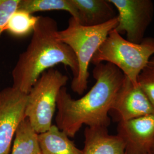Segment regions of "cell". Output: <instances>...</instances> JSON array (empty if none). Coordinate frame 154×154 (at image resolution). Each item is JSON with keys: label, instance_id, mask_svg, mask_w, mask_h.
Here are the masks:
<instances>
[{"label": "cell", "instance_id": "6da1fadb", "mask_svg": "<svg viewBox=\"0 0 154 154\" xmlns=\"http://www.w3.org/2000/svg\"><path fill=\"white\" fill-rule=\"evenodd\" d=\"M93 75L95 83L82 98L73 99L65 87L58 94L56 126L69 137H74L84 125L89 127L110 126L109 114L125 75L110 63H100L94 68Z\"/></svg>", "mask_w": 154, "mask_h": 154}, {"label": "cell", "instance_id": "7a4b0ae2", "mask_svg": "<svg viewBox=\"0 0 154 154\" xmlns=\"http://www.w3.org/2000/svg\"><path fill=\"white\" fill-rule=\"evenodd\" d=\"M58 31L54 19L39 17L31 41L12 70L13 88L28 94L44 72L58 64L69 67L73 78L77 77L79 69L76 56L58 38Z\"/></svg>", "mask_w": 154, "mask_h": 154}, {"label": "cell", "instance_id": "3957f363", "mask_svg": "<svg viewBox=\"0 0 154 154\" xmlns=\"http://www.w3.org/2000/svg\"><path fill=\"white\" fill-rule=\"evenodd\" d=\"M117 25V17L95 26H83L71 17L67 27L58 32V38L71 48L77 58L78 74L72 78L71 83V88L74 93L82 95L87 90L89 65L99 46Z\"/></svg>", "mask_w": 154, "mask_h": 154}, {"label": "cell", "instance_id": "277c9868", "mask_svg": "<svg viewBox=\"0 0 154 154\" xmlns=\"http://www.w3.org/2000/svg\"><path fill=\"white\" fill-rule=\"evenodd\" d=\"M154 55V38H145L140 44H134L123 38L114 29L99 46L91 63L95 65L110 63L138 84L139 75Z\"/></svg>", "mask_w": 154, "mask_h": 154}, {"label": "cell", "instance_id": "5b68a950", "mask_svg": "<svg viewBox=\"0 0 154 154\" xmlns=\"http://www.w3.org/2000/svg\"><path fill=\"white\" fill-rule=\"evenodd\" d=\"M68 81V77L58 70L50 69L40 75L27 94L25 118L38 134L53 125L58 94Z\"/></svg>", "mask_w": 154, "mask_h": 154}, {"label": "cell", "instance_id": "8992f818", "mask_svg": "<svg viewBox=\"0 0 154 154\" xmlns=\"http://www.w3.org/2000/svg\"><path fill=\"white\" fill-rule=\"evenodd\" d=\"M118 13L116 30L126 34L127 40L140 44L145 38L147 28L154 16V3L151 0H109Z\"/></svg>", "mask_w": 154, "mask_h": 154}, {"label": "cell", "instance_id": "52a82bcc", "mask_svg": "<svg viewBox=\"0 0 154 154\" xmlns=\"http://www.w3.org/2000/svg\"><path fill=\"white\" fill-rule=\"evenodd\" d=\"M27 94L8 87L0 90V154H11L12 142L25 119Z\"/></svg>", "mask_w": 154, "mask_h": 154}, {"label": "cell", "instance_id": "ba28073f", "mask_svg": "<svg viewBox=\"0 0 154 154\" xmlns=\"http://www.w3.org/2000/svg\"><path fill=\"white\" fill-rule=\"evenodd\" d=\"M109 114L119 122L153 114L154 107L138 83L125 75Z\"/></svg>", "mask_w": 154, "mask_h": 154}, {"label": "cell", "instance_id": "9c48e42d", "mask_svg": "<svg viewBox=\"0 0 154 154\" xmlns=\"http://www.w3.org/2000/svg\"><path fill=\"white\" fill-rule=\"evenodd\" d=\"M118 135L125 145V154H151L154 142V114L118 122Z\"/></svg>", "mask_w": 154, "mask_h": 154}, {"label": "cell", "instance_id": "30bf717a", "mask_svg": "<svg viewBox=\"0 0 154 154\" xmlns=\"http://www.w3.org/2000/svg\"><path fill=\"white\" fill-rule=\"evenodd\" d=\"M82 154H125V145L118 135H110L108 128L89 127L85 130Z\"/></svg>", "mask_w": 154, "mask_h": 154}, {"label": "cell", "instance_id": "8fae6325", "mask_svg": "<svg viewBox=\"0 0 154 154\" xmlns=\"http://www.w3.org/2000/svg\"><path fill=\"white\" fill-rule=\"evenodd\" d=\"M72 1L79 13V23L83 26H98L118 16L116 8L109 0Z\"/></svg>", "mask_w": 154, "mask_h": 154}, {"label": "cell", "instance_id": "7c38bea8", "mask_svg": "<svg viewBox=\"0 0 154 154\" xmlns=\"http://www.w3.org/2000/svg\"><path fill=\"white\" fill-rule=\"evenodd\" d=\"M38 140L41 154H82V151L56 125L38 134Z\"/></svg>", "mask_w": 154, "mask_h": 154}, {"label": "cell", "instance_id": "4fadbf2b", "mask_svg": "<svg viewBox=\"0 0 154 154\" xmlns=\"http://www.w3.org/2000/svg\"><path fill=\"white\" fill-rule=\"evenodd\" d=\"M11 154H41L38 134L26 118L21 122L17 129Z\"/></svg>", "mask_w": 154, "mask_h": 154}, {"label": "cell", "instance_id": "5bb4252c", "mask_svg": "<svg viewBox=\"0 0 154 154\" xmlns=\"http://www.w3.org/2000/svg\"><path fill=\"white\" fill-rule=\"evenodd\" d=\"M18 9L32 14L39 11H63L79 22V13L72 0H21Z\"/></svg>", "mask_w": 154, "mask_h": 154}, {"label": "cell", "instance_id": "9a60e30c", "mask_svg": "<svg viewBox=\"0 0 154 154\" xmlns=\"http://www.w3.org/2000/svg\"><path fill=\"white\" fill-rule=\"evenodd\" d=\"M39 17L17 9L11 16L5 30L17 37H23L33 33Z\"/></svg>", "mask_w": 154, "mask_h": 154}, {"label": "cell", "instance_id": "2e32d148", "mask_svg": "<svg viewBox=\"0 0 154 154\" xmlns=\"http://www.w3.org/2000/svg\"><path fill=\"white\" fill-rule=\"evenodd\" d=\"M139 87L154 107V64L149 63L138 78Z\"/></svg>", "mask_w": 154, "mask_h": 154}, {"label": "cell", "instance_id": "e0dca14e", "mask_svg": "<svg viewBox=\"0 0 154 154\" xmlns=\"http://www.w3.org/2000/svg\"><path fill=\"white\" fill-rule=\"evenodd\" d=\"M21 0H0V36L13 13L18 9Z\"/></svg>", "mask_w": 154, "mask_h": 154}, {"label": "cell", "instance_id": "ac0fdd59", "mask_svg": "<svg viewBox=\"0 0 154 154\" xmlns=\"http://www.w3.org/2000/svg\"><path fill=\"white\" fill-rule=\"evenodd\" d=\"M149 63H153V64H154V55H153V56L151 57V58L150 59Z\"/></svg>", "mask_w": 154, "mask_h": 154}, {"label": "cell", "instance_id": "d6986e66", "mask_svg": "<svg viewBox=\"0 0 154 154\" xmlns=\"http://www.w3.org/2000/svg\"><path fill=\"white\" fill-rule=\"evenodd\" d=\"M151 154H154V142L153 144H152V149H151Z\"/></svg>", "mask_w": 154, "mask_h": 154}, {"label": "cell", "instance_id": "ffe728a7", "mask_svg": "<svg viewBox=\"0 0 154 154\" xmlns=\"http://www.w3.org/2000/svg\"></svg>", "mask_w": 154, "mask_h": 154}]
</instances>
